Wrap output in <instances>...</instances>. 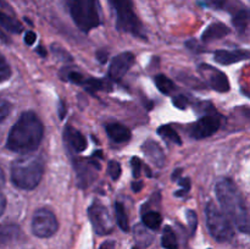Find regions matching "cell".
Here are the masks:
<instances>
[{
    "label": "cell",
    "mask_w": 250,
    "mask_h": 249,
    "mask_svg": "<svg viewBox=\"0 0 250 249\" xmlns=\"http://www.w3.org/2000/svg\"><path fill=\"white\" fill-rule=\"evenodd\" d=\"M233 26L238 29L239 32L244 31V29L250 24V9H241L234 14L233 20Z\"/></svg>",
    "instance_id": "obj_17"
},
{
    "label": "cell",
    "mask_w": 250,
    "mask_h": 249,
    "mask_svg": "<svg viewBox=\"0 0 250 249\" xmlns=\"http://www.w3.org/2000/svg\"><path fill=\"white\" fill-rule=\"evenodd\" d=\"M142 149H143V151L146 153V155L148 156L156 166L161 167V166L164 165V163H165V154H164L163 149H161V146L159 145L156 142L149 139V141H146V143L143 144V148Z\"/></svg>",
    "instance_id": "obj_15"
},
{
    "label": "cell",
    "mask_w": 250,
    "mask_h": 249,
    "mask_svg": "<svg viewBox=\"0 0 250 249\" xmlns=\"http://www.w3.org/2000/svg\"><path fill=\"white\" fill-rule=\"evenodd\" d=\"M65 139L68 142L71 148L76 151V153H82L87 149V139L85 137L77 131L73 127L67 126L65 128Z\"/></svg>",
    "instance_id": "obj_13"
},
{
    "label": "cell",
    "mask_w": 250,
    "mask_h": 249,
    "mask_svg": "<svg viewBox=\"0 0 250 249\" xmlns=\"http://www.w3.org/2000/svg\"><path fill=\"white\" fill-rule=\"evenodd\" d=\"M5 207H6V200H5V197L1 194V192H0V215L4 212Z\"/></svg>",
    "instance_id": "obj_38"
},
{
    "label": "cell",
    "mask_w": 250,
    "mask_h": 249,
    "mask_svg": "<svg viewBox=\"0 0 250 249\" xmlns=\"http://www.w3.org/2000/svg\"><path fill=\"white\" fill-rule=\"evenodd\" d=\"M216 198L225 214L244 233H250V217L246 203L233 181L222 178L215 186Z\"/></svg>",
    "instance_id": "obj_2"
},
{
    "label": "cell",
    "mask_w": 250,
    "mask_h": 249,
    "mask_svg": "<svg viewBox=\"0 0 250 249\" xmlns=\"http://www.w3.org/2000/svg\"><path fill=\"white\" fill-rule=\"evenodd\" d=\"M131 166H132V173H133L134 177H139V175H141V168H142L141 159L134 156L131 161Z\"/></svg>",
    "instance_id": "obj_34"
},
{
    "label": "cell",
    "mask_w": 250,
    "mask_h": 249,
    "mask_svg": "<svg viewBox=\"0 0 250 249\" xmlns=\"http://www.w3.org/2000/svg\"><path fill=\"white\" fill-rule=\"evenodd\" d=\"M16 233V228L14 226H1L0 225V243L10 241Z\"/></svg>",
    "instance_id": "obj_27"
},
{
    "label": "cell",
    "mask_w": 250,
    "mask_h": 249,
    "mask_svg": "<svg viewBox=\"0 0 250 249\" xmlns=\"http://www.w3.org/2000/svg\"><path fill=\"white\" fill-rule=\"evenodd\" d=\"M199 72L203 77L207 80L210 88L219 93H226L229 90V81L227 76L219 68H215L212 66L202 63L199 66Z\"/></svg>",
    "instance_id": "obj_9"
},
{
    "label": "cell",
    "mask_w": 250,
    "mask_h": 249,
    "mask_svg": "<svg viewBox=\"0 0 250 249\" xmlns=\"http://www.w3.org/2000/svg\"><path fill=\"white\" fill-rule=\"evenodd\" d=\"M221 126V120L216 115H208L198 120L190 127V136L195 139L208 138L219 131Z\"/></svg>",
    "instance_id": "obj_10"
},
{
    "label": "cell",
    "mask_w": 250,
    "mask_h": 249,
    "mask_svg": "<svg viewBox=\"0 0 250 249\" xmlns=\"http://www.w3.org/2000/svg\"><path fill=\"white\" fill-rule=\"evenodd\" d=\"M133 249H139V248H137V247H134V248Z\"/></svg>",
    "instance_id": "obj_44"
},
{
    "label": "cell",
    "mask_w": 250,
    "mask_h": 249,
    "mask_svg": "<svg viewBox=\"0 0 250 249\" xmlns=\"http://www.w3.org/2000/svg\"><path fill=\"white\" fill-rule=\"evenodd\" d=\"M66 111H67V110H66L65 104H63L62 102L59 103V115H60V119H61V120H62L63 117H65Z\"/></svg>",
    "instance_id": "obj_36"
},
{
    "label": "cell",
    "mask_w": 250,
    "mask_h": 249,
    "mask_svg": "<svg viewBox=\"0 0 250 249\" xmlns=\"http://www.w3.org/2000/svg\"><path fill=\"white\" fill-rule=\"evenodd\" d=\"M82 85L85 90H88L92 94H95L98 90L105 89V83L103 81L97 80V78H85Z\"/></svg>",
    "instance_id": "obj_24"
},
{
    "label": "cell",
    "mask_w": 250,
    "mask_h": 249,
    "mask_svg": "<svg viewBox=\"0 0 250 249\" xmlns=\"http://www.w3.org/2000/svg\"><path fill=\"white\" fill-rule=\"evenodd\" d=\"M186 219H187L188 221V226H189L190 228V233H194L195 229H197V226H198V216H197V212L194 211V210H187V212H186Z\"/></svg>",
    "instance_id": "obj_29"
},
{
    "label": "cell",
    "mask_w": 250,
    "mask_h": 249,
    "mask_svg": "<svg viewBox=\"0 0 250 249\" xmlns=\"http://www.w3.org/2000/svg\"><path fill=\"white\" fill-rule=\"evenodd\" d=\"M59 228V222L55 215L48 209H39L34 212L32 219V232L37 237L48 238Z\"/></svg>",
    "instance_id": "obj_8"
},
{
    "label": "cell",
    "mask_w": 250,
    "mask_h": 249,
    "mask_svg": "<svg viewBox=\"0 0 250 249\" xmlns=\"http://www.w3.org/2000/svg\"><path fill=\"white\" fill-rule=\"evenodd\" d=\"M10 112H11V104L7 100L0 98V124L7 119Z\"/></svg>",
    "instance_id": "obj_30"
},
{
    "label": "cell",
    "mask_w": 250,
    "mask_h": 249,
    "mask_svg": "<svg viewBox=\"0 0 250 249\" xmlns=\"http://www.w3.org/2000/svg\"><path fill=\"white\" fill-rule=\"evenodd\" d=\"M10 76H11V67H10L6 59L0 54V83L9 80Z\"/></svg>",
    "instance_id": "obj_26"
},
{
    "label": "cell",
    "mask_w": 250,
    "mask_h": 249,
    "mask_svg": "<svg viewBox=\"0 0 250 249\" xmlns=\"http://www.w3.org/2000/svg\"><path fill=\"white\" fill-rule=\"evenodd\" d=\"M44 173V161L39 155L24 154L11 166V180L21 189H33L41 182Z\"/></svg>",
    "instance_id": "obj_3"
},
{
    "label": "cell",
    "mask_w": 250,
    "mask_h": 249,
    "mask_svg": "<svg viewBox=\"0 0 250 249\" xmlns=\"http://www.w3.org/2000/svg\"><path fill=\"white\" fill-rule=\"evenodd\" d=\"M107 171H109V175L112 180L114 181L119 180L120 176H121V172H122L121 165H120L117 161L111 160L109 163V165H107Z\"/></svg>",
    "instance_id": "obj_28"
},
{
    "label": "cell",
    "mask_w": 250,
    "mask_h": 249,
    "mask_svg": "<svg viewBox=\"0 0 250 249\" xmlns=\"http://www.w3.org/2000/svg\"><path fill=\"white\" fill-rule=\"evenodd\" d=\"M158 133L161 138L166 139L167 142H171V143H175L181 145L182 144V139L180 138L177 132L170 126V124H163L158 128Z\"/></svg>",
    "instance_id": "obj_18"
},
{
    "label": "cell",
    "mask_w": 250,
    "mask_h": 249,
    "mask_svg": "<svg viewBox=\"0 0 250 249\" xmlns=\"http://www.w3.org/2000/svg\"><path fill=\"white\" fill-rule=\"evenodd\" d=\"M36 41H37V34L32 31L27 32L26 36H24V42H26L27 45H33V44L36 43Z\"/></svg>",
    "instance_id": "obj_35"
},
{
    "label": "cell",
    "mask_w": 250,
    "mask_h": 249,
    "mask_svg": "<svg viewBox=\"0 0 250 249\" xmlns=\"http://www.w3.org/2000/svg\"><path fill=\"white\" fill-rule=\"evenodd\" d=\"M207 226L210 234L217 242H227L233 237L234 231L231 219L219 209L214 203H209L205 208Z\"/></svg>",
    "instance_id": "obj_6"
},
{
    "label": "cell",
    "mask_w": 250,
    "mask_h": 249,
    "mask_svg": "<svg viewBox=\"0 0 250 249\" xmlns=\"http://www.w3.org/2000/svg\"><path fill=\"white\" fill-rule=\"evenodd\" d=\"M116 15V28L138 38L146 39V31L134 12L132 0H109Z\"/></svg>",
    "instance_id": "obj_5"
},
{
    "label": "cell",
    "mask_w": 250,
    "mask_h": 249,
    "mask_svg": "<svg viewBox=\"0 0 250 249\" xmlns=\"http://www.w3.org/2000/svg\"><path fill=\"white\" fill-rule=\"evenodd\" d=\"M178 185H180L182 188L175 193L176 197H182V195H186L188 193V190L190 189V180L188 177L181 178V180L178 181Z\"/></svg>",
    "instance_id": "obj_31"
},
{
    "label": "cell",
    "mask_w": 250,
    "mask_h": 249,
    "mask_svg": "<svg viewBox=\"0 0 250 249\" xmlns=\"http://www.w3.org/2000/svg\"><path fill=\"white\" fill-rule=\"evenodd\" d=\"M97 58L99 59L100 62L104 63V62H106V60H107V54H106V53H102V51H99V53L97 54Z\"/></svg>",
    "instance_id": "obj_39"
},
{
    "label": "cell",
    "mask_w": 250,
    "mask_h": 249,
    "mask_svg": "<svg viewBox=\"0 0 250 249\" xmlns=\"http://www.w3.org/2000/svg\"><path fill=\"white\" fill-rule=\"evenodd\" d=\"M88 217H89L94 231L100 236L109 234L114 231L115 224L110 215L109 210L100 204L99 202H94L88 208Z\"/></svg>",
    "instance_id": "obj_7"
},
{
    "label": "cell",
    "mask_w": 250,
    "mask_h": 249,
    "mask_svg": "<svg viewBox=\"0 0 250 249\" xmlns=\"http://www.w3.org/2000/svg\"><path fill=\"white\" fill-rule=\"evenodd\" d=\"M43 134L44 127L39 117L33 111H26L10 131L6 146L16 153L28 154L38 148Z\"/></svg>",
    "instance_id": "obj_1"
},
{
    "label": "cell",
    "mask_w": 250,
    "mask_h": 249,
    "mask_svg": "<svg viewBox=\"0 0 250 249\" xmlns=\"http://www.w3.org/2000/svg\"><path fill=\"white\" fill-rule=\"evenodd\" d=\"M37 51H38V53H39V54H41V55H42V56H45V55H46V51H45V50H44V49H43V48H38V50H37Z\"/></svg>",
    "instance_id": "obj_43"
},
{
    "label": "cell",
    "mask_w": 250,
    "mask_h": 249,
    "mask_svg": "<svg viewBox=\"0 0 250 249\" xmlns=\"http://www.w3.org/2000/svg\"><path fill=\"white\" fill-rule=\"evenodd\" d=\"M0 26L4 27L7 31L12 32V33H20L22 31V26L19 21L1 11H0Z\"/></svg>",
    "instance_id": "obj_22"
},
{
    "label": "cell",
    "mask_w": 250,
    "mask_h": 249,
    "mask_svg": "<svg viewBox=\"0 0 250 249\" xmlns=\"http://www.w3.org/2000/svg\"><path fill=\"white\" fill-rule=\"evenodd\" d=\"M214 59L221 65H231L250 59V53L247 50H217L215 51Z\"/></svg>",
    "instance_id": "obj_12"
},
{
    "label": "cell",
    "mask_w": 250,
    "mask_h": 249,
    "mask_svg": "<svg viewBox=\"0 0 250 249\" xmlns=\"http://www.w3.org/2000/svg\"><path fill=\"white\" fill-rule=\"evenodd\" d=\"M134 237H136L137 242L142 246H149L153 241V237L149 233L146 229L142 228V226H137L136 229H134Z\"/></svg>",
    "instance_id": "obj_25"
},
{
    "label": "cell",
    "mask_w": 250,
    "mask_h": 249,
    "mask_svg": "<svg viewBox=\"0 0 250 249\" xmlns=\"http://www.w3.org/2000/svg\"><path fill=\"white\" fill-rule=\"evenodd\" d=\"M134 63V55L129 51L119 54L114 60L111 61L109 67V77L112 81L117 82L124 78V76L128 72L129 68Z\"/></svg>",
    "instance_id": "obj_11"
},
{
    "label": "cell",
    "mask_w": 250,
    "mask_h": 249,
    "mask_svg": "<svg viewBox=\"0 0 250 249\" xmlns=\"http://www.w3.org/2000/svg\"><path fill=\"white\" fill-rule=\"evenodd\" d=\"M115 215H116V221L120 228L125 232L128 231L129 229L128 216H127L126 214V209H125V207L121 204V203L119 202L115 203Z\"/></svg>",
    "instance_id": "obj_20"
},
{
    "label": "cell",
    "mask_w": 250,
    "mask_h": 249,
    "mask_svg": "<svg viewBox=\"0 0 250 249\" xmlns=\"http://www.w3.org/2000/svg\"><path fill=\"white\" fill-rule=\"evenodd\" d=\"M229 28L224 23H220V22H215L211 23L202 34V41L204 43H210V42L219 41L222 39L224 37H226L229 33Z\"/></svg>",
    "instance_id": "obj_14"
},
{
    "label": "cell",
    "mask_w": 250,
    "mask_h": 249,
    "mask_svg": "<svg viewBox=\"0 0 250 249\" xmlns=\"http://www.w3.org/2000/svg\"><path fill=\"white\" fill-rule=\"evenodd\" d=\"M4 181H5L4 172H2V170H1V168H0V188H1L2 186H4Z\"/></svg>",
    "instance_id": "obj_40"
},
{
    "label": "cell",
    "mask_w": 250,
    "mask_h": 249,
    "mask_svg": "<svg viewBox=\"0 0 250 249\" xmlns=\"http://www.w3.org/2000/svg\"><path fill=\"white\" fill-rule=\"evenodd\" d=\"M106 133L116 143H126L131 139V131L121 124H107Z\"/></svg>",
    "instance_id": "obj_16"
},
{
    "label": "cell",
    "mask_w": 250,
    "mask_h": 249,
    "mask_svg": "<svg viewBox=\"0 0 250 249\" xmlns=\"http://www.w3.org/2000/svg\"><path fill=\"white\" fill-rule=\"evenodd\" d=\"M154 81H155V84L158 87V89L163 94H171L175 90V83L170 78L166 77L165 75H156Z\"/></svg>",
    "instance_id": "obj_23"
},
{
    "label": "cell",
    "mask_w": 250,
    "mask_h": 249,
    "mask_svg": "<svg viewBox=\"0 0 250 249\" xmlns=\"http://www.w3.org/2000/svg\"><path fill=\"white\" fill-rule=\"evenodd\" d=\"M173 105L178 109H186L188 105V99L185 97V95H176L172 99Z\"/></svg>",
    "instance_id": "obj_33"
},
{
    "label": "cell",
    "mask_w": 250,
    "mask_h": 249,
    "mask_svg": "<svg viewBox=\"0 0 250 249\" xmlns=\"http://www.w3.org/2000/svg\"><path fill=\"white\" fill-rule=\"evenodd\" d=\"M142 188H143V183L141 181H137V182L132 183V189H133V192H139V190H142Z\"/></svg>",
    "instance_id": "obj_37"
},
{
    "label": "cell",
    "mask_w": 250,
    "mask_h": 249,
    "mask_svg": "<svg viewBox=\"0 0 250 249\" xmlns=\"http://www.w3.org/2000/svg\"><path fill=\"white\" fill-rule=\"evenodd\" d=\"M68 11L76 26L84 33L100 24V9L98 0H66Z\"/></svg>",
    "instance_id": "obj_4"
},
{
    "label": "cell",
    "mask_w": 250,
    "mask_h": 249,
    "mask_svg": "<svg viewBox=\"0 0 250 249\" xmlns=\"http://www.w3.org/2000/svg\"><path fill=\"white\" fill-rule=\"evenodd\" d=\"M180 172H181L180 168H178V170H176L175 172H173V175H172V180H175V178H177L178 175H180Z\"/></svg>",
    "instance_id": "obj_42"
},
{
    "label": "cell",
    "mask_w": 250,
    "mask_h": 249,
    "mask_svg": "<svg viewBox=\"0 0 250 249\" xmlns=\"http://www.w3.org/2000/svg\"><path fill=\"white\" fill-rule=\"evenodd\" d=\"M99 249H114V248H112V243H104Z\"/></svg>",
    "instance_id": "obj_41"
},
{
    "label": "cell",
    "mask_w": 250,
    "mask_h": 249,
    "mask_svg": "<svg viewBox=\"0 0 250 249\" xmlns=\"http://www.w3.org/2000/svg\"><path fill=\"white\" fill-rule=\"evenodd\" d=\"M66 76H67V80L70 81L71 83H75V84L82 85L85 80V77L82 75V73L76 72V71H71V72H68Z\"/></svg>",
    "instance_id": "obj_32"
},
{
    "label": "cell",
    "mask_w": 250,
    "mask_h": 249,
    "mask_svg": "<svg viewBox=\"0 0 250 249\" xmlns=\"http://www.w3.org/2000/svg\"><path fill=\"white\" fill-rule=\"evenodd\" d=\"M142 220H143L144 226L148 227L149 229H158L161 226V222H163V217L158 211L144 212Z\"/></svg>",
    "instance_id": "obj_19"
},
{
    "label": "cell",
    "mask_w": 250,
    "mask_h": 249,
    "mask_svg": "<svg viewBox=\"0 0 250 249\" xmlns=\"http://www.w3.org/2000/svg\"><path fill=\"white\" fill-rule=\"evenodd\" d=\"M161 244L165 249H178V242L176 233L170 226H166L163 232V238H161Z\"/></svg>",
    "instance_id": "obj_21"
}]
</instances>
